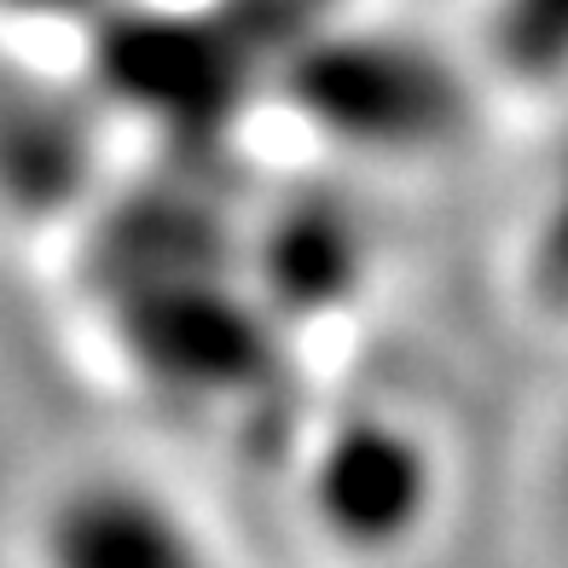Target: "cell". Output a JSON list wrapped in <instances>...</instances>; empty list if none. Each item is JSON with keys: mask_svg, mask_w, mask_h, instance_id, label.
Masks as SVG:
<instances>
[{"mask_svg": "<svg viewBox=\"0 0 568 568\" xmlns=\"http://www.w3.org/2000/svg\"><path fill=\"white\" fill-rule=\"evenodd\" d=\"M557 494L568 505V429H562V453H557Z\"/></svg>", "mask_w": 568, "mask_h": 568, "instance_id": "52a82bcc", "label": "cell"}, {"mask_svg": "<svg viewBox=\"0 0 568 568\" xmlns=\"http://www.w3.org/2000/svg\"><path fill=\"white\" fill-rule=\"evenodd\" d=\"M481 36L516 88L568 82V0H481Z\"/></svg>", "mask_w": 568, "mask_h": 568, "instance_id": "277c9868", "label": "cell"}, {"mask_svg": "<svg viewBox=\"0 0 568 568\" xmlns=\"http://www.w3.org/2000/svg\"><path fill=\"white\" fill-rule=\"evenodd\" d=\"M523 278H528V296L551 320H568V140L557 145L546 180H539L528 239H523Z\"/></svg>", "mask_w": 568, "mask_h": 568, "instance_id": "5b68a950", "label": "cell"}, {"mask_svg": "<svg viewBox=\"0 0 568 568\" xmlns=\"http://www.w3.org/2000/svg\"><path fill=\"white\" fill-rule=\"evenodd\" d=\"M18 7H36L41 18L53 12V18H70V12H116L122 0H18Z\"/></svg>", "mask_w": 568, "mask_h": 568, "instance_id": "8992f818", "label": "cell"}, {"mask_svg": "<svg viewBox=\"0 0 568 568\" xmlns=\"http://www.w3.org/2000/svg\"><path fill=\"white\" fill-rule=\"evenodd\" d=\"M36 568H226L203 516L140 470L64 476L36 510Z\"/></svg>", "mask_w": 568, "mask_h": 568, "instance_id": "3957f363", "label": "cell"}, {"mask_svg": "<svg viewBox=\"0 0 568 568\" xmlns=\"http://www.w3.org/2000/svg\"><path fill=\"white\" fill-rule=\"evenodd\" d=\"M302 510L343 557H400L442 510L435 442L395 406H348L302 453Z\"/></svg>", "mask_w": 568, "mask_h": 568, "instance_id": "7a4b0ae2", "label": "cell"}, {"mask_svg": "<svg viewBox=\"0 0 568 568\" xmlns=\"http://www.w3.org/2000/svg\"><path fill=\"white\" fill-rule=\"evenodd\" d=\"M273 88L320 122V134L359 151H424L464 116L458 75L429 41L337 12L291 47Z\"/></svg>", "mask_w": 568, "mask_h": 568, "instance_id": "6da1fadb", "label": "cell"}]
</instances>
